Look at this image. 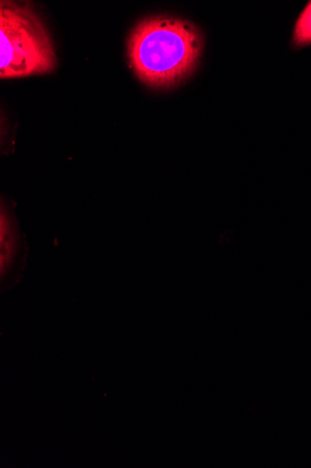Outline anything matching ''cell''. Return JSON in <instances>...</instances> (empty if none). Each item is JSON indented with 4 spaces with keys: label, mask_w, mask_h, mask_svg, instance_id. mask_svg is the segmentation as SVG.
I'll list each match as a JSON object with an SVG mask.
<instances>
[{
    "label": "cell",
    "mask_w": 311,
    "mask_h": 468,
    "mask_svg": "<svg viewBox=\"0 0 311 468\" xmlns=\"http://www.w3.org/2000/svg\"><path fill=\"white\" fill-rule=\"evenodd\" d=\"M293 41L297 48L311 45V2L304 9L295 24Z\"/></svg>",
    "instance_id": "obj_4"
},
{
    "label": "cell",
    "mask_w": 311,
    "mask_h": 468,
    "mask_svg": "<svg viewBox=\"0 0 311 468\" xmlns=\"http://www.w3.org/2000/svg\"><path fill=\"white\" fill-rule=\"evenodd\" d=\"M2 211V282L3 288L15 285L26 261L25 242L16 221Z\"/></svg>",
    "instance_id": "obj_3"
},
{
    "label": "cell",
    "mask_w": 311,
    "mask_h": 468,
    "mask_svg": "<svg viewBox=\"0 0 311 468\" xmlns=\"http://www.w3.org/2000/svg\"><path fill=\"white\" fill-rule=\"evenodd\" d=\"M57 59L52 37L29 3L0 5V77L52 72Z\"/></svg>",
    "instance_id": "obj_2"
},
{
    "label": "cell",
    "mask_w": 311,
    "mask_h": 468,
    "mask_svg": "<svg viewBox=\"0 0 311 468\" xmlns=\"http://www.w3.org/2000/svg\"><path fill=\"white\" fill-rule=\"evenodd\" d=\"M202 48L196 27L173 17H153L132 30L128 41L130 63L150 87L170 88L195 69Z\"/></svg>",
    "instance_id": "obj_1"
}]
</instances>
